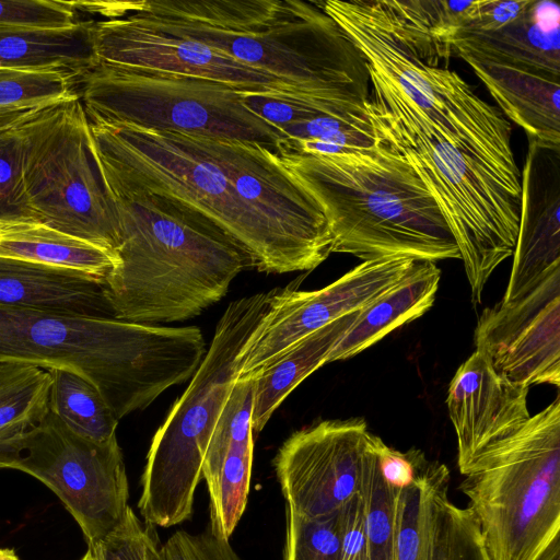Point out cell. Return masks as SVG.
I'll return each instance as SVG.
<instances>
[{"mask_svg":"<svg viewBox=\"0 0 560 560\" xmlns=\"http://www.w3.org/2000/svg\"><path fill=\"white\" fill-rule=\"evenodd\" d=\"M154 527L142 522L129 506L122 521L88 550L95 560H164Z\"/></svg>","mask_w":560,"mask_h":560,"instance_id":"obj_32","label":"cell"},{"mask_svg":"<svg viewBox=\"0 0 560 560\" xmlns=\"http://www.w3.org/2000/svg\"><path fill=\"white\" fill-rule=\"evenodd\" d=\"M425 560H490L470 511L448 497L450 470L427 458L421 472Z\"/></svg>","mask_w":560,"mask_h":560,"instance_id":"obj_23","label":"cell"},{"mask_svg":"<svg viewBox=\"0 0 560 560\" xmlns=\"http://www.w3.org/2000/svg\"><path fill=\"white\" fill-rule=\"evenodd\" d=\"M528 389L500 376L477 351L462 363L446 397L460 472L479 453L510 438L527 422Z\"/></svg>","mask_w":560,"mask_h":560,"instance_id":"obj_19","label":"cell"},{"mask_svg":"<svg viewBox=\"0 0 560 560\" xmlns=\"http://www.w3.org/2000/svg\"><path fill=\"white\" fill-rule=\"evenodd\" d=\"M490 560H540L560 532V397L460 472Z\"/></svg>","mask_w":560,"mask_h":560,"instance_id":"obj_7","label":"cell"},{"mask_svg":"<svg viewBox=\"0 0 560 560\" xmlns=\"http://www.w3.org/2000/svg\"><path fill=\"white\" fill-rule=\"evenodd\" d=\"M560 268V147L528 142L510 280L502 302L522 299Z\"/></svg>","mask_w":560,"mask_h":560,"instance_id":"obj_18","label":"cell"},{"mask_svg":"<svg viewBox=\"0 0 560 560\" xmlns=\"http://www.w3.org/2000/svg\"><path fill=\"white\" fill-rule=\"evenodd\" d=\"M530 0H475L458 31H494L514 21ZM454 32V33H455Z\"/></svg>","mask_w":560,"mask_h":560,"instance_id":"obj_37","label":"cell"},{"mask_svg":"<svg viewBox=\"0 0 560 560\" xmlns=\"http://www.w3.org/2000/svg\"><path fill=\"white\" fill-rule=\"evenodd\" d=\"M373 436L359 418L324 420L292 433L273 460L285 509L306 517L339 511L360 493Z\"/></svg>","mask_w":560,"mask_h":560,"instance_id":"obj_16","label":"cell"},{"mask_svg":"<svg viewBox=\"0 0 560 560\" xmlns=\"http://www.w3.org/2000/svg\"><path fill=\"white\" fill-rule=\"evenodd\" d=\"M540 560H560V542L559 540L551 545Z\"/></svg>","mask_w":560,"mask_h":560,"instance_id":"obj_40","label":"cell"},{"mask_svg":"<svg viewBox=\"0 0 560 560\" xmlns=\"http://www.w3.org/2000/svg\"><path fill=\"white\" fill-rule=\"evenodd\" d=\"M109 195H154L210 221L260 272L310 271L332 253L315 198L265 144L89 121Z\"/></svg>","mask_w":560,"mask_h":560,"instance_id":"obj_1","label":"cell"},{"mask_svg":"<svg viewBox=\"0 0 560 560\" xmlns=\"http://www.w3.org/2000/svg\"><path fill=\"white\" fill-rule=\"evenodd\" d=\"M373 436L372 447L365 459L360 497L363 504L368 560H395L396 526L395 493L383 479Z\"/></svg>","mask_w":560,"mask_h":560,"instance_id":"obj_29","label":"cell"},{"mask_svg":"<svg viewBox=\"0 0 560 560\" xmlns=\"http://www.w3.org/2000/svg\"><path fill=\"white\" fill-rule=\"evenodd\" d=\"M0 256L72 270L103 282L116 264L108 250L42 223L1 228Z\"/></svg>","mask_w":560,"mask_h":560,"instance_id":"obj_26","label":"cell"},{"mask_svg":"<svg viewBox=\"0 0 560 560\" xmlns=\"http://www.w3.org/2000/svg\"><path fill=\"white\" fill-rule=\"evenodd\" d=\"M164 560H242L230 544L208 527L192 534L175 532L163 545Z\"/></svg>","mask_w":560,"mask_h":560,"instance_id":"obj_35","label":"cell"},{"mask_svg":"<svg viewBox=\"0 0 560 560\" xmlns=\"http://www.w3.org/2000/svg\"><path fill=\"white\" fill-rule=\"evenodd\" d=\"M15 129L26 194L38 223L116 256L118 220L78 92L35 108L15 122Z\"/></svg>","mask_w":560,"mask_h":560,"instance_id":"obj_10","label":"cell"},{"mask_svg":"<svg viewBox=\"0 0 560 560\" xmlns=\"http://www.w3.org/2000/svg\"><path fill=\"white\" fill-rule=\"evenodd\" d=\"M3 361H0V365L2 364Z\"/></svg>","mask_w":560,"mask_h":560,"instance_id":"obj_43","label":"cell"},{"mask_svg":"<svg viewBox=\"0 0 560 560\" xmlns=\"http://www.w3.org/2000/svg\"><path fill=\"white\" fill-rule=\"evenodd\" d=\"M359 312L346 315L306 336L252 377L253 431L260 432L288 395L327 363L332 349Z\"/></svg>","mask_w":560,"mask_h":560,"instance_id":"obj_25","label":"cell"},{"mask_svg":"<svg viewBox=\"0 0 560 560\" xmlns=\"http://www.w3.org/2000/svg\"><path fill=\"white\" fill-rule=\"evenodd\" d=\"M474 342L512 384L560 386V268L522 299L486 307Z\"/></svg>","mask_w":560,"mask_h":560,"instance_id":"obj_17","label":"cell"},{"mask_svg":"<svg viewBox=\"0 0 560 560\" xmlns=\"http://www.w3.org/2000/svg\"><path fill=\"white\" fill-rule=\"evenodd\" d=\"M485 84L499 110L528 142L560 147V7L530 0L494 31H458L445 38Z\"/></svg>","mask_w":560,"mask_h":560,"instance_id":"obj_12","label":"cell"},{"mask_svg":"<svg viewBox=\"0 0 560 560\" xmlns=\"http://www.w3.org/2000/svg\"><path fill=\"white\" fill-rule=\"evenodd\" d=\"M375 132V131H374ZM347 153L277 150L283 165L322 207L332 253L363 261L460 258L448 224L407 160L376 133Z\"/></svg>","mask_w":560,"mask_h":560,"instance_id":"obj_5","label":"cell"},{"mask_svg":"<svg viewBox=\"0 0 560 560\" xmlns=\"http://www.w3.org/2000/svg\"><path fill=\"white\" fill-rule=\"evenodd\" d=\"M270 291L231 302L185 392L152 438L138 508L144 522L164 528L192 514L207 445L238 377V355L262 319Z\"/></svg>","mask_w":560,"mask_h":560,"instance_id":"obj_8","label":"cell"},{"mask_svg":"<svg viewBox=\"0 0 560 560\" xmlns=\"http://www.w3.org/2000/svg\"><path fill=\"white\" fill-rule=\"evenodd\" d=\"M81 20L71 1L0 0V28L54 31Z\"/></svg>","mask_w":560,"mask_h":560,"instance_id":"obj_34","label":"cell"},{"mask_svg":"<svg viewBox=\"0 0 560 560\" xmlns=\"http://www.w3.org/2000/svg\"><path fill=\"white\" fill-rule=\"evenodd\" d=\"M0 305L114 318L103 281L3 256H0Z\"/></svg>","mask_w":560,"mask_h":560,"instance_id":"obj_21","label":"cell"},{"mask_svg":"<svg viewBox=\"0 0 560 560\" xmlns=\"http://www.w3.org/2000/svg\"><path fill=\"white\" fill-rule=\"evenodd\" d=\"M93 46L97 63L116 68L205 79L243 92L306 94L225 51L166 32L132 12L121 10L117 16L95 20Z\"/></svg>","mask_w":560,"mask_h":560,"instance_id":"obj_15","label":"cell"},{"mask_svg":"<svg viewBox=\"0 0 560 560\" xmlns=\"http://www.w3.org/2000/svg\"><path fill=\"white\" fill-rule=\"evenodd\" d=\"M413 264L408 258L369 260L318 290L300 291L294 283L271 290L266 314L238 355L237 380L252 378L306 336L362 310Z\"/></svg>","mask_w":560,"mask_h":560,"instance_id":"obj_14","label":"cell"},{"mask_svg":"<svg viewBox=\"0 0 560 560\" xmlns=\"http://www.w3.org/2000/svg\"><path fill=\"white\" fill-rule=\"evenodd\" d=\"M0 468L26 472L54 491L88 546L109 534L129 508L117 436L105 442L83 438L50 411L28 430L0 440Z\"/></svg>","mask_w":560,"mask_h":560,"instance_id":"obj_13","label":"cell"},{"mask_svg":"<svg viewBox=\"0 0 560 560\" xmlns=\"http://www.w3.org/2000/svg\"><path fill=\"white\" fill-rule=\"evenodd\" d=\"M254 378L237 380L211 432L202 464L210 525L230 539L248 501L253 463Z\"/></svg>","mask_w":560,"mask_h":560,"instance_id":"obj_20","label":"cell"},{"mask_svg":"<svg viewBox=\"0 0 560 560\" xmlns=\"http://www.w3.org/2000/svg\"><path fill=\"white\" fill-rule=\"evenodd\" d=\"M109 197L120 244L103 283L114 318L190 319L225 296L249 267L243 249L200 214L154 195Z\"/></svg>","mask_w":560,"mask_h":560,"instance_id":"obj_3","label":"cell"},{"mask_svg":"<svg viewBox=\"0 0 560 560\" xmlns=\"http://www.w3.org/2000/svg\"><path fill=\"white\" fill-rule=\"evenodd\" d=\"M50 378L49 411L74 433L95 442L116 436L118 419L97 388L74 371L47 369Z\"/></svg>","mask_w":560,"mask_h":560,"instance_id":"obj_27","label":"cell"},{"mask_svg":"<svg viewBox=\"0 0 560 560\" xmlns=\"http://www.w3.org/2000/svg\"><path fill=\"white\" fill-rule=\"evenodd\" d=\"M440 279L441 270L435 262L415 261L398 282L360 310L327 363L350 359L422 316L434 303Z\"/></svg>","mask_w":560,"mask_h":560,"instance_id":"obj_22","label":"cell"},{"mask_svg":"<svg viewBox=\"0 0 560 560\" xmlns=\"http://www.w3.org/2000/svg\"><path fill=\"white\" fill-rule=\"evenodd\" d=\"M81 560H95L92 553L88 550Z\"/></svg>","mask_w":560,"mask_h":560,"instance_id":"obj_42","label":"cell"},{"mask_svg":"<svg viewBox=\"0 0 560 560\" xmlns=\"http://www.w3.org/2000/svg\"><path fill=\"white\" fill-rule=\"evenodd\" d=\"M39 107V106H38ZM35 106H0V128L13 125L34 110Z\"/></svg>","mask_w":560,"mask_h":560,"instance_id":"obj_39","label":"cell"},{"mask_svg":"<svg viewBox=\"0 0 560 560\" xmlns=\"http://www.w3.org/2000/svg\"><path fill=\"white\" fill-rule=\"evenodd\" d=\"M340 510L306 517L287 509L284 560H339Z\"/></svg>","mask_w":560,"mask_h":560,"instance_id":"obj_31","label":"cell"},{"mask_svg":"<svg viewBox=\"0 0 560 560\" xmlns=\"http://www.w3.org/2000/svg\"><path fill=\"white\" fill-rule=\"evenodd\" d=\"M206 350L197 326L0 305V361L77 372L97 388L118 420L191 378Z\"/></svg>","mask_w":560,"mask_h":560,"instance_id":"obj_4","label":"cell"},{"mask_svg":"<svg viewBox=\"0 0 560 560\" xmlns=\"http://www.w3.org/2000/svg\"><path fill=\"white\" fill-rule=\"evenodd\" d=\"M375 447L381 475L390 488L402 489L415 481L420 462L425 455L421 450L412 447L400 452L386 445L377 435Z\"/></svg>","mask_w":560,"mask_h":560,"instance_id":"obj_36","label":"cell"},{"mask_svg":"<svg viewBox=\"0 0 560 560\" xmlns=\"http://www.w3.org/2000/svg\"><path fill=\"white\" fill-rule=\"evenodd\" d=\"M51 378L47 370L15 361L0 365V440L20 434L49 411Z\"/></svg>","mask_w":560,"mask_h":560,"instance_id":"obj_28","label":"cell"},{"mask_svg":"<svg viewBox=\"0 0 560 560\" xmlns=\"http://www.w3.org/2000/svg\"><path fill=\"white\" fill-rule=\"evenodd\" d=\"M225 51L300 91L366 104L369 65L322 1L142 0L127 11Z\"/></svg>","mask_w":560,"mask_h":560,"instance_id":"obj_2","label":"cell"},{"mask_svg":"<svg viewBox=\"0 0 560 560\" xmlns=\"http://www.w3.org/2000/svg\"><path fill=\"white\" fill-rule=\"evenodd\" d=\"M427 459L420 462L415 481L395 493L396 553L395 560H425L424 512L420 472Z\"/></svg>","mask_w":560,"mask_h":560,"instance_id":"obj_33","label":"cell"},{"mask_svg":"<svg viewBox=\"0 0 560 560\" xmlns=\"http://www.w3.org/2000/svg\"><path fill=\"white\" fill-rule=\"evenodd\" d=\"M94 22L54 31L0 28V69L58 70L81 79L97 65Z\"/></svg>","mask_w":560,"mask_h":560,"instance_id":"obj_24","label":"cell"},{"mask_svg":"<svg viewBox=\"0 0 560 560\" xmlns=\"http://www.w3.org/2000/svg\"><path fill=\"white\" fill-rule=\"evenodd\" d=\"M0 560H20L18 555L8 548H0Z\"/></svg>","mask_w":560,"mask_h":560,"instance_id":"obj_41","label":"cell"},{"mask_svg":"<svg viewBox=\"0 0 560 560\" xmlns=\"http://www.w3.org/2000/svg\"><path fill=\"white\" fill-rule=\"evenodd\" d=\"M20 223H38V219L26 194L14 122L0 128V229Z\"/></svg>","mask_w":560,"mask_h":560,"instance_id":"obj_30","label":"cell"},{"mask_svg":"<svg viewBox=\"0 0 560 560\" xmlns=\"http://www.w3.org/2000/svg\"><path fill=\"white\" fill-rule=\"evenodd\" d=\"M339 560H368L363 504L360 493L340 509Z\"/></svg>","mask_w":560,"mask_h":560,"instance_id":"obj_38","label":"cell"},{"mask_svg":"<svg viewBox=\"0 0 560 560\" xmlns=\"http://www.w3.org/2000/svg\"><path fill=\"white\" fill-rule=\"evenodd\" d=\"M369 71L373 129L407 160L438 203L456 240L471 300L480 303L493 271L514 253L521 175L471 154L390 80L370 66Z\"/></svg>","mask_w":560,"mask_h":560,"instance_id":"obj_6","label":"cell"},{"mask_svg":"<svg viewBox=\"0 0 560 560\" xmlns=\"http://www.w3.org/2000/svg\"><path fill=\"white\" fill-rule=\"evenodd\" d=\"M322 5L369 66L390 80L467 151L510 174L521 175L509 119L456 71L440 66V58L417 56L388 24L376 0H326Z\"/></svg>","mask_w":560,"mask_h":560,"instance_id":"obj_9","label":"cell"},{"mask_svg":"<svg viewBox=\"0 0 560 560\" xmlns=\"http://www.w3.org/2000/svg\"><path fill=\"white\" fill-rule=\"evenodd\" d=\"M77 88L93 122L254 141L275 150L285 139L246 106L243 91L210 80L97 63Z\"/></svg>","mask_w":560,"mask_h":560,"instance_id":"obj_11","label":"cell"}]
</instances>
